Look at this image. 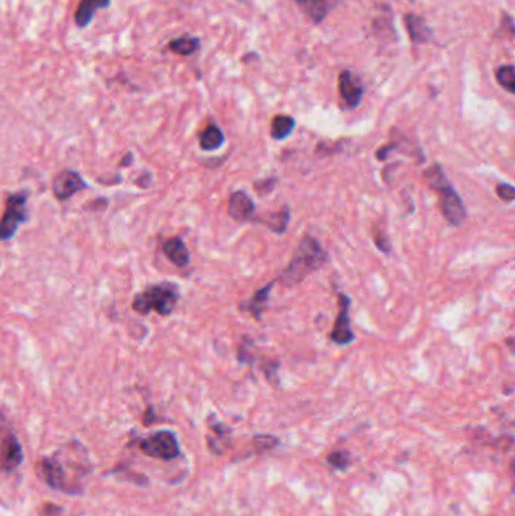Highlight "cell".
Here are the masks:
<instances>
[{"instance_id": "603a6c76", "label": "cell", "mask_w": 515, "mask_h": 516, "mask_svg": "<svg viewBox=\"0 0 515 516\" xmlns=\"http://www.w3.org/2000/svg\"><path fill=\"white\" fill-rule=\"evenodd\" d=\"M496 194H497L498 198L502 199V201H506V203H512L514 198H515V190H514V188L511 186V184H508V183L497 184Z\"/></svg>"}, {"instance_id": "ba28073f", "label": "cell", "mask_w": 515, "mask_h": 516, "mask_svg": "<svg viewBox=\"0 0 515 516\" xmlns=\"http://www.w3.org/2000/svg\"><path fill=\"white\" fill-rule=\"evenodd\" d=\"M36 473L41 479L49 484L50 488L63 491L67 484V475L64 471V467L59 464L56 459L44 458L36 465Z\"/></svg>"}, {"instance_id": "9a60e30c", "label": "cell", "mask_w": 515, "mask_h": 516, "mask_svg": "<svg viewBox=\"0 0 515 516\" xmlns=\"http://www.w3.org/2000/svg\"><path fill=\"white\" fill-rule=\"evenodd\" d=\"M164 254L177 267H186L190 261L189 251L180 237H173L164 243Z\"/></svg>"}, {"instance_id": "52a82bcc", "label": "cell", "mask_w": 515, "mask_h": 516, "mask_svg": "<svg viewBox=\"0 0 515 516\" xmlns=\"http://www.w3.org/2000/svg\"><path fill=\"white\" fill-rule=\"evenodd\" d=\"M83 189H87V181L74 171L61 172L53 180V194L59 201H67Z\"/></svg>"}, {"instance_id": "d4e9b609", "label": "cell", "mask_w": 515, "mask_h": 516, "mask_svg": "<svg viewBox=\"0 0 515 516\" xmlns=\"http://www.w3.org/2000/svg\"><path fill=\"white\" fill-rule=\"evenodd\" d=\"M295 2H296L298 5H301V6L304 8V10H305V8L309 6V5L313 2V0H295Z\"/></svg>"}, {"instance_id": "e0dca14e", "label": "cell", "mask_w": 515, "mask_h": 516, "mask_svg": "<svg viewBox=\"0 0 515 516\" xmlns=\"http://www.w3.org/2000/svg\"><path fill=\"white\" fill-rule=\"evenodd\" d=\"M296 122L292 117H287V115H276V117L272 120L271 124V136L276 141H283L294 132Z\"/></svg>"}, {"instance_id": "d6986e66", "label": "cell", "mask_w": 515, "mask_h": 516, "mask_svg": "<svg viewBox=\"0 0 515 516\" xmlns=\"http://www.w3.org/2000/svg\"><path fill=\"white\" fill-rule=\"evenodd\" d=\"M343 0H313V2L305 8V11L309 12L310 17L319 23L324 20L328 12H331L337 5H340Z\"/></svg>"}, {"instance_id": "9c48e42d", "label": "cell", "mask_w": 515, "mask_h": 516, "mask_svg": "<svg viewBox=\"0 0 515 516\" xmlns=\"http://www.w3.org/2000/svg\"><path fill=\"white\" fill-rule=\"evenodd\" d=\"M339 89H340V96L343 98L344 104L353 109L361 103V98H363V85H361L358 77L353 74L349 70L342 71L339 77Z\"/></svg>"}, {"instance_id": "8fae6325", "label": "cell", "mask_w": 515, "mask_h": 516, "mask_svg": "<svg viewBox=\"0 0 515 516\" xmlns=\"http://www.w3.org/2000/svg\"><path fill=\"white\" fill-rule=\"evenodd\" d=\"M23 462V450L17 438L14 435H8L0 444V467L5 471L11 473L17 469Z\"/></svg>"}, {"instance_id": "5bb4252c", "label": "cell", "mask_w": 515, "mask_h": 516, "mask_svg": "<svg viewBox=\"0 0 515 516\" xmlns=\"http://www.w3.org/2000/svg\"><path fill=\"white\" fill-rule=\"evenodd\" d=\"M112 3V0H82L78 11H76L74 20L78 27H87L94 19V14L98 10H106Z\"/></svg>"}, {"instance_id": "6da1fadb", "label": "cell", "mask_w": 515, "mask_h": 516, "mask_svg": "<svg viewBox=\"0 0 515 516\" xmlns=\"http://www.w3.org/2000/svg\"><path fill=\"white\" fill-rule=\"evenodd\" d=\"M327 252L322 245L311 236H304L295 249L289 266L284 269L280 276L283 286L290 287L304 281L310 273L316 272L319 267L325 265Z\"/></svg>"}, {"instance_id": "7402d4cb", "label": "cell", "mask_w": 515, "mask_h": 516, "mask_svg": "<svg viewBox=\"0 0 515 516\" xmlns=\"http://www.w3.org/2000/svg\"><path fill=\"white\" fill-rule=\"evenodd\" d=\"M327 459L329 462V465H333L337 469H346V467H348L351 462L349 454L346 451H334L329 454Z\"/></svg>"}, {"instance_id": "8992f818", "label": "cell", "mask_w": 515, "mask_h": 516, "mask_svg": "<svg viewBox=\"0 0 515 516\" xmlns=\"http://www.w3.org/2000/svg\"><path fill=\"white\" fill-rule=\"evenodd\" d=\"M351 299L348 295H339V314H337L336 323L331 330L333 343L339 346H348L355 340V334L351 329V317H349Z\"/></svg>"}, {"instance_id": "4fadbf2b", "label": "cell", "mask_w": 515, "mask_h": 516, "mask_svg": "<svg viewBox=\"0 0 515 516\" xmlns=\"http://www.w3.org/2000/svg\"><path fill=\"white\" fill-rule=\"evenodd\" d=\"M405 27L408 30L413 43L426 44L432 40V30L426 25V21L416 14L405 15Z\"/></svg>"}, {"instance_id": "7c38bea8", "label": "cell", "mask_w": 515, "mask_h": 516, "mask_svg": "<svg viewBox=\"0 0 515 516\" xmlns=\"http://www.w3.org/2000/svg\"><path fill=\"white\" fill-rule=\"evenodd\" d=\"M274 286H275V281H271L267 284V286L257 290L254 296H252L248 300H245V302H242L239 305V310L252 314L256 317V320H261V315H263V313L266 310L269 295H271V290H272Z\"/></svg>"}, {"instance_id": "cb8c5ba5", "label": "cell", "mask_w": 515, "mask_h": 516, "mask_svg": "<svg viewBox=\"0 0 515 516\" xmlns=\"http://www.w3.org/2000/svg\"><path fill=\"white\" fill-rule=\"evenodd\" d=\"M276 442H278V441H276L275 438H272V436H266V435H263V436H256V438H254V444L259 447V450H261V451H263V450H267V449H272V447H275L274 444H276Z\"/></svg>"}, {"instance_id": "30bf717a", "label": "cell", "mask_w": 515, "mask_h": 516, "mask_svg": "<svg viewBox=\"0 0 515 516\" xmlns=\"http://www.w3.org/2000/svg\"><path fill=\"white\" fill-rule=\"evenodd\" d=\"M228 214L237 222L256 221V204L242 190H237L230 197Z\"/></svg>"}, {"instance_id": "ffe728a7", "label": "cell", "mask_w": 515, "mask_h": 516, "mask_svg": "<svg viewBox=\"0 0 515 516\" xmlns=\"http://www.w3.org/2000/svg\"><path fill=\"white\" fill-rule=\"evenodd\" d=\"M289 219H290V212L289 209H283L281 212L278 213H274L269 216L267 219L265 221H259L260 223H265V225L274 231V233L276 234H283L284 231L287 229V225H289Z\"/></svg>"}, {"instance_id": "44dd1931", "label": "cell", "mask_w": 515, "mask_h": 516, "mask_svg": "<svg viewBox=\"0 0 515 516\" xmlns=\"http://www.w3.org/2000/svg\"><path fill=\"white\" fill-rule=\"evenodd\" d=\"M497 82L501 83V87H503L509 94H514L515 92V70L512 65H503L497 70L496 74Z\"/></svg>"}, {"instance_id": "5b68a950", "label": "cell", "mask_w": 515, "mask_h": 516, "mask_svg": "<svg viewBox=\"0 0 515 516\" xmlns=\"http://www.w3.org/2000/svg\"><path fill=\"white\" fill-rule=\"evenodd\" d=\"M140 449L144 454L160 460H173L180 454L177 438L170 430H160L141 441Z\"/></svg>"}, {"instance_id": "3957f363", "label": "cell", "mask_w": 515, "mask_h": 516, "mask_svg": "<svg viewBox=\"0 0 515 516\" xmlns=\"http://www.w3.org/2000/svg\"><path fill=\"white\" fill-rule=\"evenodd\" d=\"M177 300H179V291L174 284L162 282L138 295L133 299V310L141 315L151 311H156L160 315H170L174 311Z\"/></svg>"}, {"instance_id": "2e32d148", "label": "cell", "mask_w": 515, "mask_h": 516, "mask_svg": "<svg viewBox=\"0 0 515 516\" xmlns=\"http://www.w3.org/2000/svg\"><path fill=\"white\" fill-rule=\"evenodd\" d=\"M226 142V136L218 126H209L199 136V147L204 151H215Z\"/></svg>"}, {"instance_id": "ac0fdd59", "label": "cell", "mask_w": 515, "mask_h": 516, "mask_svg": "<svg viewBox=\"0 0 515 516\" xmlns=\"http://www.w3.org/2000/svg\"><path fill=\"white\" fill-rule=\"evenodd\" d=\"M168 47H170V50L174 52L175 55L190 56V55H194V53L199 49V38L189 36V35L175 38V40H173L170 43Z\"/></svg>"}, {"instance_id": "7a4b0ae2", "label": "cell", "mask_w": 515, "mask_h": 516, "mask_svg": "<svg viewBox=\"0 0 515 516\" xmlns=\"http://www.w3.org/2000/svg\"><path fill=\"white\" fill-rule=\"evenodd\" d=\"M425 179L429 184V188L438 192L440 195V209L443 216L450 222L452 225L459 227L467 218V212L463 199L458 195V192L453 189L440 165H434L432 168L426 169Z\"/></svg>"}, {"instance_id": "277c9868", "label": "cell", "mask_w": 515, "mask_h": 516, "mask_svg": "<svg viewBox=\"0 0 515 516\" xmlns=\"http://www.w3.org/2000/svg\"><path fill=\"white\" fill-rule=\"evenodd\" d=\"M5 213L0 219V242L10 240L17 233L23 222L28 219V198L25 194L8 197Z\"/></svg>"}]
</instances>
